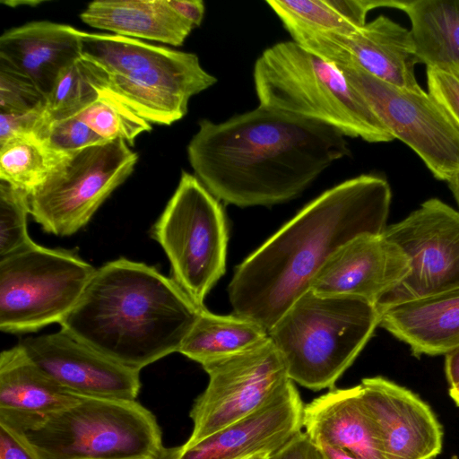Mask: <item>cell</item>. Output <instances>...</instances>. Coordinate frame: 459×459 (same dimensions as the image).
<instances>
[{
  "mask_svg": "<svg viewBox=\"0 0 459 459\" xmlns=\"http://www.w3.org/2000/svg\"><path fill=\"white\" fill-rule=\"evenodd\" d=\"M47 98L27 79L0 67V112L44 110Z\"/></svg>",
  "mask_w": 459,
  "mask_h": 459,
  "instance_id": "cell-32",
  "label": "cell"
},
{
  "mask_svg": "<svg viewBox=\"0 0 459 459\" xmlns=\"http://www.w3.org/2000/svg\"><path fill=\"white\" fill-rule=\"evenodd\" d=\"M391 199L388 182L377 175L322 193L237 266L228 287L234 314L269 332L339 248L385 231Z\"/></svg>",
  "mask_w": 459,
  "mask_h": 459,
  "instance_id": "cell-2",
  "label": "cell"
},
{
  "mask_svg": "<svg viewBox=\"0 0 459 459\" xmlns=\"http://www.w3.org/2000/svg\"><path fill=\"white\" fill-rule=\"evenodd\" d=\"M156 267L124 257L96 269L61 329L141 371L178 352L201 309Z\"/></svg>",
  "mask_w": 459,
  "mask_h": 459,
  "instance_id": "cell-3",
  "label": "cell"
},
{
  "mask_svg": "<svg viewBox=\"0 0 459 459\" xmlns=\"http://www.w3.org/2000/svg\"><path fill=\"white\" fill-rule=\"evenodd\" d=\"M359 387L385 459H434L440 454L442 426L416 394L379 376L363 378Z\"/></svg>",
  "mask_w": 459,
  "mask_h": 459,
  "instance_id": "cell-16",
  "label": "cell"
},
{
  "mask_svg": "<svg viewBox=\"0 0 459 459\" xmlns=\"http://www.w3.org/2000/svg\"><path fill=\"white\" fill-rule=\"evenodd\" d=\"M445 372L450 386L459 383V348L446 354Z\"/></svg>",
  "mask_w": 459,
  "mask_h": 459,
  "instance_id": "cell-38",
  "label": "cell"
},
{
  "mask_svg": "<svg viewBox=\"0 0 459 459\" xmlns=\"http://www.w3.org/2000/svg\"><path fill=\"white\" fill-rule=\"evenodd\" d=\"M74 117L105 141L122 139L133 143L140 134L152 130L150 123L108 96L99 95Z\"/></svg>",
  "mask_w": 459,
  "mask_h": 459,
  "instance_id": "cell-28",
  "label": "cell"
},
{
  "mask_svg": "<svg viewBox=\"0 0 459 459\" xmlns=\"http://www.w3.org/2000/svg\"><path fill=\"white\" fill-rule=\"evenodd\" d=\"M19 344L43 372L80 396L136 401L141 388L139 371L117 363L62 329L26 338Z\"/></svg>",
  "mask_w": 459,
  "mask_h": 459,
  "instance_id": "cell-15",
  "label": "cell"
},
{
  "mask_svg": "<svg viewBox=\"0 0 459 459\" xmlns=\"http://www.w3.org/2000/svg\"><path fill=\"white\" fill-rule=\"evenodd\" d=\"M169 6L193 27L199 26L204 16V4L202 0H168Z\"/></svg>",
  "mask_w": 459,
  "mask_h": 459,
  "instance_id": "cell-37",
  "label": "cell"
},
{
  "mask_svg": "<svg viewBox=\"0 0 459 459\" xmlns=\"http://www.w3.org/2000/svg\"><path fill=\"white\" fill-rule=\"evenodd\" d=\"M449 396L459 406V383L451 385L448 390Z\"/></svg>",
  "mask_w": 459,
  "mask_h": 459,
  "instance_id": "cell-41",
  "label": "cell"
},
{
  "mask_svg": "<svg viewBox=\"0 0 459 459\" xmlns=\"http://www.w3.org/2000/svg\"><path fill=\"white\" fill-rule=\"evenodd\" d=\"M272 453L270 452H260L254 454L244 459H267Z\"/></svg>",
  "mask_w": 459,
  "mask_h": 459,
  "instance_id": "cell-42",
  "label": "cell"
},
{
  "mask_svg": "<svg viewBox=\"0 0 459 459\" xmlns=\"http://www.w3.org/2000/svg\"><path fill=\"white\" fill-rule=\"evenodd\" d=\"M99 97L80 60L66 67L47 97L45 121L74 117Z\"/></svg>",
  "mask_w": 459,
  "mask_h": 459,
  "instance_id": "cell-29",
  "label": "cell"
},
{
  "mask_svg": "<svg viewBox=\"0 0 459 459\" xmlns=\"http://www.w3.org/2000/svg\"><path fill=\"white\" fill-rule=\"evenodd\" d=\"M336 67L436 178L447 181L459 170V126L429 92L396 87L356 66Z\"/></svg>",
  "mask_w": 459,
  "mask_h": 459,
  "instance_id": "cell-11",
  "label": "cell"
},
{
  "mask_svg": "<svg viewBox=\"0 0 459 459\" xmlns=\"http://www.w3.org/2000/svg\"><path fill=\"white\" fill-rule=\"evenodd\" d=\"M0 459H39L12 431L0 425Z\"/></svg>",
  "mask_w": 459,
  "mask_h": 459,
  "instance_id": "cell-36",
  "label": "cell"
},
{
  "mask_svg": "<svg viewBox=\"0 0 459 459\" xmlns=\"http://www.w3.org/2000/svg\"><path fill=\"white\" fill-rule=\"evenodd\" d=\"M379 326L406 343L415 357L459 348V289L389 307Z\"/></svg>",
  "mask_w": 459,
  "mask_h": 459,
  "instance_id": "cell-21",
  "label": "cell"
},
{
  "mask_svg": "<svg viewBox=\"0 0 459 459\" xmlns=\"http://www.w3.org/2000/svg\"><path fill=\"white\" fill-rule=\"evenodd\" d=\"M87 25L116 35L181 46L194 27L168 0H99L80 14Z\"/></svg>",
  "mask_w": 459,
  "mask_h": 459,
  "instance_id": "cell-22",
  "label": "cell"
},
{
  "mask_svg": "<svg viewBox=\"0 0 459 459\" xmlns=\"http://www.w3.org/2000/svg\"><path fill=\"white\" fill-rule=\"evenodd\" d=\"M316 445L321 449L325 459H362L361 457L337 446L323 443Z\"/></svg>",
  "mask_w": 459,
  "mask_h": 459,
  "instance_id": "cell-39",
  "label": "cell"
},
{
  "mask_svg": "<svg viewBox=\"0 0 459 459\" xmlns=\"http://www.w3.org/2000/svg\"><path fill=\"white\" fill-rule=\"evenodd\" d=\"M376 305L351 295L309 290L268 332L289 377L318 391L331 388L354 362L379 326Z\"/></svg>",
  "mask_w": 459,
  "mask_h": 459,
  "instance_id": "cell-7",
  "label": "cell"
},
{
  "mask_svg": "<svg viewBox=\"0 0 459 459\" xmlns=\"http://www.w3.org/2000/svg\"><path fill=\"white\" fill-rule=\"evenodd\" d=\"M80 56V30L66 24L31 22L0 37V67L27 79L46 98Z\"/></svg>",
  "mask_w": 459,
  "mask_h": 459,
  "instance_id": "cell-19",
  "label": "cell"
},
{
  "mask_svg": "<svg viewBox=\"0 0 459 459\" xmlns=\"http://www.w3.org/2000/svg\"><path fill=\"white\" fill-rule=\"evenodd\" d=\"M303 409L291 382L248 416L193 445L163 446L154 459H244L273 453L301 431Z\"/></svg>",
  "mask_w": 459,
  "mask_h": 459,
  "instance_id": "cell-17",
  "label": "cell"
},
{
  "mask_svg": "<svg viewBox=\"0 0 459 459\" xmlns=\"http://www.w3.org/2000/svg\"><path fill=\"white\" fill-rule=\"evenodd\" d=\"M29 213L30 194L0 179V258L34 242L27 230Z\"/></svg>",
  "mask_w": 459,
  "mask_h": 459,
  "instance_id": "cell-30",
  "label": "cell"
},
{
  "mask_svg": "<svg viewBox=\"0 0 459 459\" xmlns=\"http://www.w3.org/2000/svg\"><path fill=\"white\" fill-rule=\"evenodd\" d=\"M286 30L350 32L366 24L369 11L393 8L386 0H268Z\"/></svg>",
  "mask_w": 459,
  "mask_h": 459,
  "instance_id": "cell-26",
  "label": "cell"
},
{
  "mask_svg": "<svg viewBox=\"0 0 459 459\" xmlns=\"http://www.w3.org/2000/svg\"><path fill=\"white\" fill-rule=\"evenodd\" d=\"M137 160L122 139L58 156L30 195V214L47 233H76L130 176Z\"/></svg>",
  "mask_w": 459,
  "mask_h": 459,
  "instance_id": "cell-10",
  "label": "cell"
},
{
  "mask_svg": "<svg viewBox=\"0 0 459 459\" xmlns=\"http://www.w3.org/2000/svg\"><path fill=\"white\" fill-rule=\"evenodd\" d=\"M172 279L199 307L226 271L228 226L220 201L192 174L178 186L152 230Z\"/></svg>",
  "mask_w": 459,
  "mask_h": 459,
  "instance_id": "cell-8",
  "label": "cell"
},
{
  "mask_svg": "<svg viewBox=\"0 0 459 459\" xmlns=\"http://www.w3.org/2000/svg\"><path fill=\"white\" fill-rule=\"evenodd\" d=\"M446 182L459 204V170L454 173Z\"/></svg>",
  "mask_w": 459,
  "mask_h": 459,
  "instance_id": "cell-40",
  "label": "cell"
},
{
  "mask_svg": "<svg viewBox=\"0 0 459 459\" xmlns=\"http://www.w3.org/2000/svg\"><path fill=\"white\" fill-rule=\"evenodd\" d=\"M410 262L394 243L380 235H360L339 248L314 279L321 295H351L374 304L409 273Z\"/></svg>",
  "mask_w": 459,
  "mask_h": 459,
  "instance_id": "cell-18",
  "label": "cell"
},
{
  "mask_svg": "<svg viewBox=\"0 0 459 459\" xmlns=\"http://www.w3.org/2000/svg\"><path fill=\"white\" fill-rule=\"evenodd\" d=\"M408 15L421 64L432 68L459 67V0L398 1Z\"/></svg>",
  "mask_w": 459,
  "mask_h": 459,
  "instance_id": "cell-24",
  "label": "cell"
},
{
  "mask_svg": "<svg viewBox=\"0 0 459 459\" xmlns=\"http://www.w3.org/2000/svg\"><path fill=\"white\" fill-rule=\"evenodd\" d=\"M269 337L255 321L215 315L204 307L178 352L202 366L249 351Z\"/></svg>",
  "mask_w": 459,
  "mask_h": 459,
  "instance_id": "cell-25",
  "label": "cell"
},
{
  "mask_svg": "<svg viewBox=\"0 0 459 459\" xmlns=\"http://www.w3.org/2000/svg\"><path fill=\"white\" fill-rule=\"evenodd\" d=\"M428 92L459 126V67L427 68Z\"/></svg>",
  "mask_w": 459,
  "mask_h": 459,
  "instance_id": "cell-33",
  "label": "cell"
},
{
  "mask_svg": "<svg viewBox=\"0 0 459 459\" xmlns=\"http://www.w3.org/2000/svg\"><path fill=\"white\" fill-rule=\"evenodd\" d=\"M267 459H325L321 449L306 433L299 431Z\"/></svg>",
  "mask_w": 459,
  "mask_h": 459,
  "instance_id": "cell-35",
  "label": "cell"
},
{
  "mask_svg": "<svg viewBox=\"0 0 459 459\" xmlns=\"http://www.w3.org/2000/svg\"><path fill=\"white\" fill-rule=\"evenodd\" d=\"M202 367L209 383L190 411L194 428L186 446L248 416L293 382L270 337L249 351Z\"/></svg>",
  "mask_w": 459,
  "mask_h": 459,
  "instance_id": "cell-12",
  "label": "cell"
},
{
  "mask_svg": "<svg viewBox=\"0 0 459 459\" xmlns=\"http://www.w3.org/2000/svg\"><path fill=\"white\" fill-rule=\"evenodd\" d=\"M253 78L260 106L331 126L346 137L394 139L339 68L294 40L264 50Z\"/></svg>",
  "mask_w": 459,
  "mask_h": 459,
  "instance_id": "cell-6",
  "label": "cell"
},
{
  "mask_svg": "<svg viewBox=\"0 0 459 459\" xmlns=\"http://www.w3.org/2000/svg\"><path fill=\"white\" fill-rule=\"evenodd\" d=\"M80 396L56 382L20 344L0 354V412L45 416L77 403Z\"/></svg>",
  "mask_w": 459,
  "mask_h": 459,
  "instance_id": "cell-23",
  "label": "cell"
},
{
  "mask_svg": "<svg viewBox=\"0 0 459 459\" xmlns=\"http://www.w3.org/2000/svg\"><path fill=\"white\" fill-rule=\"evenodd\" d=\"M383 236L410 262L408 275L375 304L379 313L399 303L459 289V212L430 198Z\"/></svg>",
  "mask_w": 459,
  "mask_h": 459,
  "instance_id": "cell-13",
  "label": "cell"
},
{
  "mask_svg": "<svg viewBox=\"0 0 459 459\" xmlns=\"http://www.w3.org/2000/svg\"><path fill=\"white\" fill-rule=\"evenodd\" d=\"M44 110L0 112V143L18 135H34L42 123Z\"/></svg>",
  "mask_w": 459,
  "mask_h": 459,
  "instance_id": "cell-34",
  "label": "cell"
},
{
  "mask_svg": "<svg viewBox=\"0 0 459 459\" xmlns=\"http://www.w3.org/2000/svg\"><path fill=\"white\" fill-rule=\"evenodd\" d=\"M80 55L99 95L117 100L148 123L181 119L190 99L217 82L194 53L116 34L80 30Z\"/></svg>",
  "mask_w": 459,
  "mask_h": 459,
  "instance_id": "cell-4",
  "label": "cell"
},
{
  "mask_svg": "<svg viewBox=\"0 0 459 459\" xmlns=\"http://www.w3.org/2000/svg\"><path fill=\"white\" fill-rule=\"evenodd\" d=\"M349 154L337 128L260 105L223 122L199 121L187 145L195 176L219 201L238 207L292 200Z\"/></svg>",
  "mask_w": 459,
  "mask_h": 459,
  "instance_id": "cell-1",
  "label": "cell"
},
{
  "mask_svg": "<svg viewBox=\"0 0 459 459\" xmlns=\"http://www.w3.org/2000/svg\"><path fill=\"white\" fill-rule=\"evenodd\" d=\"M57 157L32 134L14 136L0 143V179L30 195Z\"/></svg>",
  "mask_w": 459,
  "mask_h": 459,
  "instance_id": "cell-27",
  "label": "cell"
},
{
  "mask_svg": "<svg viewBox=\"0 0 459 459\" xmlns=\"http://www.w3.org/2000/svg\"><path fill=\"white\" fill-rule=\"evenodd\" d=\"M302 426L316 444L337 446L362 459H385L359 385L331 390L306 404Z\"/></svg>",
  "mask_w": 459,
  "mask_h": 459,
  "instance_id": "cell-20",
  "label": "cell"
},
{
  "mask_svg": "<svg viewBox=\"0 0 459 459\" xmlns=\"http://www.w3.org/2000/svg\"><path fill=\"white\" fill-rule=\"evenodd\" d=\"M96 269L77 254L33 242L0 258V329L18 333L58 323Z\"/></svg>",
  "mask_w": 459,
  "mask_h": 459,
  "instance_id": "cell-9",
  "label": "cell"
},
{
  "mask_svg": "<svg viewBox=\"0 0 459 459\" xmlns=\"http://www.w3.org/2000/svg\"><path fill=\"white\" fill-rule=\"evenodd\" d=\"M292 40L335 66H356L399 88L420 91L411 30L380 15L350 32L286 30Z\"/></svg>",
  "mask_w": 459,
  "mask_h": 459,
  "instance_id": "cell-14",
  "label": "cell"
},
{
  "mask_svg": "<svg viewBox=\"0 0 459 459\" xmlns=\"http://www.w3.org/2000/svg\"><path fill=\"white\" fill-rule=\"evenodd\" d=\"M39 459H154L163 448L155 416L136 401L82 397L45 416L0 412Z\"/></svg>",
  "mask_w": 459,
  "mask_h": 459,
  "instance_id": "cell-5",
  "label": "cell"
},
{
  "mask_svg": "<svg viewBox=\"0 0 459 459\" xmlns=\"http://www.w3.org/2000/svg\"><path fill=\"white\" fill-rule=\"evenodd\" d=\"M34 136L54 155L60 156L106 142L76 117L45 121Z\"/></svg>",
  "mask_w": 459,
  "mask_h": 459,
  "instance_id": "cell-31",
  "label": "cell"
}]
</instances>
